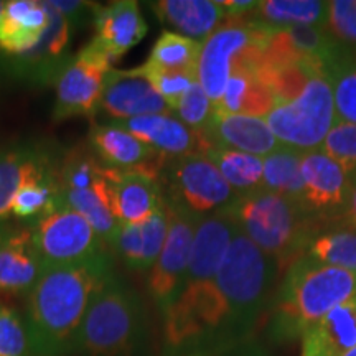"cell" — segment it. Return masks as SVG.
<instances>
[{
    "instance_id": "6da1fadb",
    "label": "cell",
    "mask_w": 356,
    "mask_h": 356,
    "mask_svg": "<svg viewBox=\"0 0 356 356\" xmlns=\"http://www.w3.org/2000/svg\"><path fill=\"white\" fill-rule=\"evenodd\" d=\"M280 267L238 231L215 279L181 287L163 317L162 356H218L256 337Z\"/></svg>"
},
{
    "instance_id": "7a4b0ae2",
    "label": "cell",
    "mask_w": 356,
    "mask_h": 356,
    "mask_svg": "<svg viewBox=\"0 0 356 356\" xmlns=\"http://www.w3.org/2000/svg\"><path fill=\"white\" fill-rule=\"evenodd\" d=\"M113 270L109 252L81 264L44 267L26 299L25 323L32 356L76 353L88 307Z\"/></svg>"
},
{
    "instance_id": "3957f363",
    "label": "cell",
    "mask_w": 356,
    "mask_h": 356,
    "mask_svg": "<svg viewBox=\"0 0 356 356\" xmlns=\"http://www.w3.org/2000/svg\"><path fill=\"white\" fill-rule=\"evenodd\" d=\"M353 293L356 273L299 257L275 289L266 314V340L273 345L302 341L328 312Z\"/></svg>"
},
{
    "instance_id": "277c9868",
    "label": "cell",
    "mask_w": 356,
    "mask_h": 356,
    "mask_svg": "<svg viewBox=\"0 0 356 356\" xmlns=\"http://www.w3.org/2000/svg\"><path fill=\"white\" fill-rule=\"evenodd\" d=\"M149 338L142 297L111 273L92 296L78 335L79 356H144Z\"/></svg>"
},
{
    "instance_id": "5b68a950",
    "label": "cell",
    "mask_w": 356,
    "mask_h": 356,
    "mask_svg": "<svg viewBox=\"0 0 356 356\" xmlns=\"http://www.w3.org/2000/svg\"><path fill=\"white\" fill-rule=\"evenodd\" d=\"M228 213L244 236L277 261L280 270H287L304 254L312 238L330 226L300 203L264 188L238 197Z\"/></svg>"
},
{
    "instance_id": "8992f818",
    "label": "cell",
    "mask_w": 356,
    "mask_h": 356,
    "mask_svg": "<svg viewBox=\"0 0 356 356\" xmlns=\"http://www.w3.org/2000/svg\"><path fill=\"white\" fill-rule=\"evenodd\" d=\"M159 181L167 207L197 222L226 211L239 197L204 154L165 159Z\"/></svg>"
},
{
    "instance_id": "52a82bcc",
    "label": "cell",
    "mask_w": 356,
    "mask_h": 356,
    "mask_svg": "<svg viewBox=\"0 0 356 356\" xmlns=\"http://www.w3.org/2000/svg\"><path fill=\"white\" fill-rule=\"evenodd\" d=\"M264 119L282 145L300 152L320 149L337 122L328 74H314L299 95L291 101L275 104Z\"/></svg>"
},
{
    "instance_id": "ba28073f",
    "label": "cell",
    "mask_w": 356,
    "mask_h": 356,
    "mask_svg": "<svg viewBox=\"0 0 356 356\" xmlns=\"http://www.w3.org/2000/svg\"><path fill=\"white\" fill-rule=\"evenodd\" d=\"M273 30L264 29L246 17L226 19L202 43L198 58V83L215 108L220 104L228 79L234 71L252 68L261 47Z\"/></svg>"
},
{
    "instance_id": "9c48e42d",
    "label": "cell",
    "mask_w": 356,
    "mask_h": 356,
    "mask_svg": "<svg viewBox=\"0 0 356 356\" xmlns=\"http://www.w3.org/2000/svg\"><path fill=\"white\" fill-rule=\"evenodd\" d=\"M43 267L81 264L108 254V244L89 222L60 203L30 225Z\"/></svg>"
},
{
    "instance_id": "30bf717a",
    "label": "cell",
    "mask_w": 356,
    "mask_h": 356,
    "mask_svg": "<svg viewBox=\"0 0 356 356\" xmlns=\"http://www.w3.org/2000/svg\"><path fill=\"white\" fill-rule=\"evenodd\" d=\"M113 63L108 53L92 40L76 56L66 61L55 81L56 101L53 118L56 121H66L96 114L99 111L104 78Z\"/></svg>"
},
{
    "instance_id": "8fae6325",
    "label": "cell",
    "mask_w": 356,
    "mask_h": 356,
    "mask_svg": "<svg viewBox=\"0 0 356 356\" xmlns=\"http://www.w3.org/2000/svg\"><path fill=\"white\" fill-rule=\"evenodd\" d=\"M304 197L302 207L327 225H337L348 208L351 181L335 160L320 149L309 150L300 162Z\"/></svg>"
},
{
    "instance_id": "7c38bea8",
    "label": "cell",
    "mask_w": 356,
    "mask_h": 356,
    "mask_svg": "<svg viewBox=\"0 0 356 356\" xmlns=\"http://www.w3.org/2000/svg\"><path fill=\"white\" fill-rule=\"evenodd\" d=\"M168 233L162 252L149 273V293L160 315L177 299L188 269L195 229L198 222L184 213L168 208Z\"/></svg>"
},
{
    "instance_id": "4fadbf2b",
    "label": "cell",
    "mask_w": 356,
    "mask_h": 356,
    "mask_svg": "<svg viewBox=\"0 0 356 356\" xmlns=\"http://www.w3.org/2000/svg\"><path fill=\"white\" fill-rule=\"evenodd\" d=\"M44 6L50 13L47 30L37 47L20 56L6 58V76L22 79L30 84L47 86L55 83L60 71L68 61V48L71 42L70 22L51 6L50 0H44Z\"/></svg>"
},
{
    "instance_id": "5bb4252c",
    "label": "cell",
    "mask_w": 356,
    "mask_h": 356,
    "mask_svg": "<svg viewBox=\"0 0 356 356\" xmlns=\"http://www.w3.org/2000/svg\"><path fill=\"white\" fill-rule=\"evenodd\" d=\"M99 109L113 121L154 114H172L167 102L159 96L142 68L113 70L104 78Z\"/></svg>"
},
{
    "instance_id": "9a60e30c",
    "label": "cell",
    "mask_w": 356,
    "mask_h": 356,
    "mask_svg": "<svg viewBox=\"0 0 356 356\" xmlns=\"http://www.w3.org/2000/svg\"><path fill=\"white\" fill-rule=\"evenodd\" d=\"M89 142L97 160L113 170H139L159 178L165 162V157L157 150L113 122L92 126Z\"/></svg>"
},
{
    "instance_id": "2e32d148",
    "label": "cell",
    "mask_w": 356,
    "mask_h": 356,
    "mask_svg": "<svg viewBox=\"0 0 356 356\" xmlns=\"http://www.w3.org/2000/svg\"><path fill=\"white\" fill-rule=\"evenodd\" d=\"M106 178L113 195L114 215L121 225H137L165 207L159 178L150 173L106 168Z\"/></svg>"
},
{
    "instance_id": "e0dca14e",
    "label": "cell",
    "mask_w": 356,
    "mask_h": 356,
    "mask_svg": "<svg viewBox=\"0 0 356 356\" xmlns=\"http://www.w3.org/2000/svg\"><path fill=\"white\" fill-rule=\"evenodd\" d=\"M43 269L30 226L0 229V293H29Z\"/></svg>"
},
{
    "instance_id": "ac0fdd59",
    "label": "cell",
    "mask_w": 356,
    "mask_h": 356,
    "mask_svg": "<svg viewBox=\"0 0 356 356\" xmlns=\"http://www.w3.org/2000/svg\"><path fill=\"white\" fill-rule=\"evenodd\" d=\"M137 139L150 145L165 159L188 154H204L210 149L203 134L191 131L173 114H154L142 118L111 121Z\"/></svg>"
},
{
    "instance_id": "d6986e66",
    "label": "cell",
    "mask_w": 356,
    "mask_h": 356,
    "mask_svg": "<svg viewBox=\"0 0 356 356\" xmlns=\"http://www.w3.org/2000/svg\"><path fill=\"white\" fill-rule=\"evenodd\" d=\"M238 231V225L228 210L200 221L195 229L188 269H186L181 287L197 286V284L215 279L226 251Z\"/></svg>"
},
{
    "instance_id": "ffe728a7",
    "label": "cell",
    "mask_w": 356,
    "mask_h": 356,
    "mask_svg": "<svg viewBox=\"0 0 356 356\" xmlns=\"http://www.w3.org/2000/svg\"><path fill=\"white\" fill-rule=\"evenodd\" d=\"M92 25L96 30L92 42L99 44L113 61L140 43L149 30L136 0H118L108 6L96 3Z\"/></svg>"
},
{
    "instance_id": "44dd1931",
    "label": "cell",
    "mask_w": 356,
    "mask_h": 356,
    "mask_svg": "<svg viewBox=\"0 0 356 356\" xmlns=\"http://www.w3.org/2000/svg\"><path fill=\"white\" fill-rule=\"evenodd\" d=\"M203 136L210 147L236 150L261 159L275 152L282 145L264 118L251 115L216 114Z\"/></svg>"
},
{
    "instance_id": "7402d4cb",
    "label": "cell",
    "mask_w": 356,
    "mask_h": 356,
    "mask_svg": "<svg viewBox=\"0 0 356 356\" xmlns=\"http://www.w3.org/2000/svg\"><path fill=\"white\" fill-rule=\"evenodd\" d=\"M50 22L44 2L7 0L0 8V53L20 56L37 47Z\"/></svg>"
},
{
    "instance_id": "603a6c76",
    "label": "cell",
    "mask_w": 356,
    "mask_h": 356,
    "mask_svg": "<svg viewBox=\"0 0 356 356\" xmlns=\"http://www.w3.org/2000/svg\"><path fill=\"white\" fill-rule=\"evenodd\" d=\"M168 233L167 204L149 220L121 225L113 246L121 261L136 273H150L157 262Z\"/></svg>"
},
{
    "instance_id": "cb8c5ba5",
    "label": "cell",
    "mask_w": 356,
    "mask_h": 356,
    "mask_svg": "<svg viewBox=\"0 0 356 356\" xmlns=\"http://www.w3.org/2000/svg\"><path fill=\"white\" fill-rule=\"evenodd\" d=\"M149 6L160 24L170 26V32L198 43H203L226 19L218 0H159Z\"/></svg>"
},
{
    "instance_id": "d4e9b609",
    "label": "cell",
    "mask_w": 356,
    "mask_h": 356,
    "mask_svg": "<svg viewBox=\"0 0 356 356\" xmlns=\"http://www.w3.org/2000/svg\"><path fill=\"white\" fill-rule=\"evenodd\" d=\"M356 346V293L328 312L302 338L300 356H345Z\"/></svg>"
},
{
    "instance_id": "484cf974",
    "label": "cell",
    "mask_w": 356,
    "mask_h": 356,
    "mask_svg": "<svg viewBox=\"0 0 356 356\" xmlns=\"http://www.w3.org/2000/svg\"><path fill=\"white\" fill-rule=\"evenodd\" d=\"M44 150L32 144H20L0 152V222L12 216V203L26 180L51 170Z\"/></svg>"
},
{
    "instance_id": "4316f807",
    "label": "cell",
    "mask_w": 356,
    "mask_h": 356,
    "mask_svg": "<svg viewBox=\"0 0 356 356\" xmlns=\"http://www.w3.org/2000/svg\"><path fill=\"white\" fill-rule=\"evenodd\" d=\"M60 200L65 207L79 213L95 228L102 241L108 244V246H113L115 236L119 233V228H121V222L118 221V218L114 215L113 195H111L108 178H104V180L91 186V188H60Z\"/></svg>"
},
{
    "instance_id": "83f0119b",
    "label": "cell",
    "mask_w": 356,
    "mask_h": 356,
    "mask_svg": "<svg viewBox=\"0 0 356 356\" xmlns=\"http://www.w3.org/2000/svg\"><path fill=\"white\" fill-rule=\"evenodd\" d=\"M275 106L273 92L262 83L257 73L251 68L234 71L228 79L216 114L251 115V118H266Z\"/></svg>"
},
{
    "instance_id": "f1b7e54d",
    "label": "cell",
    "mask_w": 356,
    "mask_h": 356,
    "mask_svg": "<svg viewBox=\"0 0 356 356\" xmlns=\"http://www.w3.org/2000/svg\"><path fill=\"white\" fill-rule=\"evenodd\" d=\"M327 13L328 2L320 0H262L244 17L264 29L282 30L296 25H325Z\"/></svg>"
},
{
    "instance_id": "f546056e",
    "label": "cell",
    "mask_w": 356,
    "mask_h": 356,
    "mask_svg": "<svg viewBox=\"0 0 356 356\" xmlns=\"http://www.w3.org/2000/svg\"><path fill=\"white\" fill-rule=\"evenodd\" d=\"M300 257L356 273V229L341 222L327 226L312 238Z\"/></svg>"
},
{
    "instance_id": "4dcf8cb0",
    "label": "cell",
    "mask_w": 356,
    "mask_h": 356,
    "mask_svg": "<svg viewBox=\"0 0 356 356\" xmlns=\"http://www.w3.org/2000/svg\"><path fill=\"white\" fill-rule=\"evenodd\" d=\"M204 155L239 197L264 188V160L261 157L220 147H210Z\"/></svg>"
},
{
    "instance_id": "1f68e13d",
    "label": "cell",
    "mask_w": 356,
    "mask_h": 356,
    "mask_svg": "<svg viewBox=\"0 0 356 356\" xmlns=\"http://www.w3.org/2000/svg\"><path fill=\"white\" fill-rule=\"evenodd\" d=\"M60 203L56 170L51 168V170L32 177L20 186L12 203V216L33 225L47 213L55 210Z\"/></svg>"
},
{
    "instance_id": "d6a6232c",
    "label": "cell",
    "mask_w": 356,
    "mask_h": 356,
    "mask_svg": "<svg viewBox=\"0 0 356 356\" xmlns=\"http://www.w3.org/2000/svg\"><path fill=\"white\" fill-rule=\"evenodd\" d=\"M304 152L280 145L275 152L264 160V190L286 197L302 204L304 181H302L300 162Z\"/></svg>"
},
{
    "instance_id": "836d02e7",
    "label": "cell",
    "mask_w": 356,
    "mask_h": 356,
    "mask_svg": "<svg viewBox=\"0 0 356 356\" xmlns=\"http://www.w3.org/2000/svg\"><path fill=\"white\" fill-rule=\"evenodd\" d=\"M200 51H202V43L165 30L154 43L145 63L163 70L197 71Z\"/></svg>"
},
{
    "instance_id": "e575fe53",
    "label": "cell",
    "mask_w": 356,
    "mask_h": 356,
    "mask_svg": "<svg viewBox=\"0 0 356 356\" xmlns=\"http://www.w3.org/2000/svg\"><path fill=\"white\" fill-rule=\"evenodd\" d=\"M337 121L356 124V56L343 53L327 71Z\"/></svg>"
},
{
    "instance_id": "d590c367",
    "label": "cell",
    "mask_w": 356,
    "mask_h": 356,
    "mask_svg": "<svg viewBox=\"0 0 356 356\" xmlns=\"http://www.w3.org/2000/svg\"><path fill=\"white\" fill-rule=\"evenodd\" d=\"M320 150L343 168L353 185L356 181V124L337 121L320 145Z\"/></svg>"
},
{
    "instance_id": "8d00e7d4",
    "label": "cell",
    "mask_w": 356,
    "mask_h": 356,
    "mask_svg": "<svg viewBox=\"0 0 356 356\" xmlns=\"http://www.w3.org/2000/svg\"><path fill=\"white\" fill-rule=\"evenodd\" d=\"M173 115L185 124L191 131L204 134L211 126L216 111L210 97H208L202 84L198 81L191 86L185 96L178 101L177 108L173 109Z\"/></svg>"
},
{
    "instance_id": "74e56055",
    "label": "cell",
    "mask_w": 356,
    "mask_h": 356,
    "mask_svg": "<svg viewBox=\"0 0 356 356\" xmlns=\"http://www.w3.org/2000/svg\"><path fill=\"white\" fill-rule=\"evenodd\" d=\"M145 76L152 83L159 96L167 102V106L173 109L177 108L178 101L185 96V92L198 81L197 71H177V70H163L157 66L144 63L140 66Z\"/></svg>"
},
{
    "instance_id": "f35d334b",
    "label": "cell",
    "mask_w": 356,
    "mask_h": 356,
    "mask_svg": "<svg viewBox=\"0 0 356 356\" xmlns=\"http://www.w3.org/2000/svg\"><path fill=\"white\" fill-rule=\"evenodd\" d=\"M325 29L346 55L356 56V0L328 2Z\"/></svg>"
},
{
    "instance_id": "ab89813d",
    "label": "cell",
    "mask_w": 356,
    "mask_h": 356,
    "mask_svg": "<svg viewBox=\"0 0 356 356\" xmlns=\"http://www.w3.org/2000/svg\"><path fill=\"white\" fill-rule=\"evenodd\" d=\"M0 356H32L26 323L19 310L0 302Z\"/></svg>"
},
{
    "instance_id": "60d3db41",
    "label": "cell",
    "mask_w": 356,
    "mask_h": 356,
    "mask_svg": "<svg viewBox=\"0 0 356 356\" xmlns=\"http://www.w3.org/2000/svg\"><path fill=\"white\" fill-rule=\"evenodd\" d=\"M50 3L56 8L66 20L70 22L71 29L76 25H81L88 19H92L96 3L81 2V0H50Z\"/></svg>"
},
{
    "instance_id": "b9f144b4",
    "label": "cell",
    "mask_w": 356,
    "mask_h": 356,
    "mask_svg": "<svg viewBox=\"0 0 356 356\" xmlns=\"http://www.w3.org/2000/svg\"><path fill=\"white\" fill-rule=\"evenodd\" d=\"M225 10L226 19H239L254 10L257 2L254 0H218Z\"/></svg>"
},
{
    "instance_id": "7bdbcfd3",
    "label": "cell",
    "mask_w": 356,
    "mask_h": 356,
    "mask_svg": "<svg viewBox=\"0 0 356 356\" xmlns=\"http://www.w3.org/2000/svg\"><path fill=\"white\" fill-rule=\"evenodd\" d=\"M218 356H270L269 350L266 348V345L262 343L259 338L254 337L252 340L246 341V343L236 346V348L226 351Z\"/></svg>"
},
{
    "instance_id": "ee69618b",
    "label": "cell",
    "mask_w": 356,
    "mask_h": 356,
    "mask_svg": "<svg viewBox=\"0 0 356 356\" xmlns=\"http://www.w3.org/2000/svg\"><path fill=\"white\" fill-rule=\"evenodd\" d=\"M341 225L350 226V228L356 229V181L351 185V193H350V202L348 208H346L343 218H341Z\"/></svg>"
},
{
    "instance_id": "f6af8a7d",
    "label": "cell",
    "mask_w": 356,
    "mask_h": 356,
    "mask_svg": "<svg viewBox=\"0 0 356 356\" xmlns=\"http://www.w3.org/2000/svg\"><path fill=\"white\" fill-rule=\"evenodd\" d=\"M2 6H3V2L0 0V8H2ZM3 60H6V58H3L2 53H0V78L6 76V61Z\"/></svg>"
},
{
    "instance_id": "bcb514c9",
    "label": "cell",
    "mask_w": 356,
    "mask_h": 356,
    "mask_svg": "<svg viewBox=\"0 0 356 356\" xmlns=\"http://www.w3.org/2000/svg\"><path fill=\"white\" fill-rule=\"evenodd\" d=\"M345 356H356V346H355V348H353V350H350V351H348V353H346Z\"/></svg>"
}]
</instances>
